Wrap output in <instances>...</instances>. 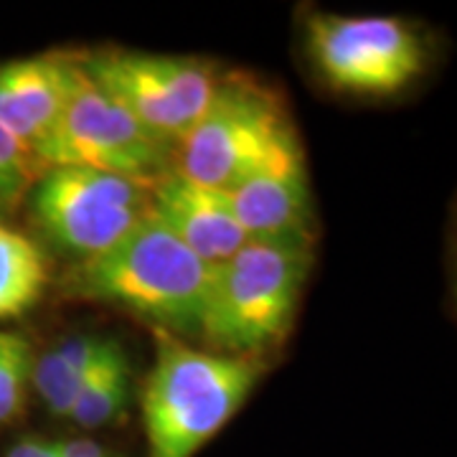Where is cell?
Segmentation results:
<instances>
[{"label": "cell", "mask_w": 457, "mask_h": 457, "mask_svg": "<svg viewBox=\"0 0 457 457\" xmlns=\"http://www.w3.org/2000/svg\"><path fill=\"white\" fill-rule=\"evenodd\" d=\"M212 270L150 213L110 252L71 264L59 287L69 300L112 305L179 338L201 330Z\"/></svg>", "instance_id": "1"}, {"label": "cell", "mask_w": 457, "mask_h": 457, "mask_svg": "<svg viewBox=\"0 0 457 457\" xmlns=\"http://www.w3.org/2000/svg\"><path fill=\"white\" fill-rule=\"evenodd\" d=\"M155 345L143 392L147 457H194L245 407L267 363L198 351L161 330Z\"/></svg>", "instance_id": "2"}, {"label": "cell", "mask_w": 457, "mask_h": 457, "mask_svg": "<svg viewBox=\"0 0 457 457\" xmlns=\"http://www.w3.org/2000/svg\"><path fill=\"white\" fill-rule=\"evenodd\" d=\"M308 270V246L246 242L212 270L198 336L224 356H264L290 333Z\"/></svg>", "instance_id": "3"}, {"label": "cell", "mask_w": 457, "mask_h": 457, "mask_svg": "<svg viewBox=\"0 0 457 457\" xmlns=\"http://www.w3.org/2000/svg\"><path fill=\"white\" fill-rule=\"evenodd\" d=\"M300 140L278 92L249 74H219L196 125L173 153L180 176L227 194Z\"/></svg>", "instance_id": "4"}, {"label": "cell", "mask_w": 457, "mask_h": 457, "mask_svg": "<svg viewBox=\"0 0 457 457\" xmlns=\"http://www.w3.org/2000/svg\"><path fill=\"white\" fill-rule=\"evenodd\" d=\"M38 234L74 264L120 245L150 216V186L107 170L51 165L29 191Z\"/></svg>", "instance_id": "5"}, {"label": "cell", "mask_w": 457, "mask_h": 457, "mask_svg": "<svg viewBox=\"0 0 457 457\" xmlns=\"http://www.w3.org/2000/svg\"><path fill=\"white\" fill-rule=\"evenodd\" d=\"M79 64L89 82L173 153L206 110L219 82V71L196 56L102 49L82 54Z\"/></svg>", "instance_id": "6"}, {"label": "cell", "mask_w": 457, "mask_h": 457, "mask_svg": "<svg viewBox=\"0 0 457 457\" xmlns=\"http://www.w3.org/2000/svg\"><path fill=\"white\" fill-rule=\"evenodd\" d=\"M36 158L44 168L79 165L140 180L145 186L176 170L173 147L150 135L125 107L89 82L82 64L64 112L46 143L36 150Z\"/></svg>", "instance_id": "7"}, {"label": "cell", "mask_w": 457, "mask_h": 457, "mask_svg": "<svg viewBox=\"0 0 457 457\" xmlns=\"http://www.w3.org/2000/svg\"><path fill=\"white\" fill-rule=\"evenodd\" d=\"M308 49L326 82L348 95H394L425 66L420 36L396 18L315 13L308 21Z\"/></svg>", "instance_id": "8"}, {"label": "cell", "mask_w": 457, "mask_h": 457, "mask_svg": "<svg viewBox=\"0 0 457 457\" xmlns=\"http://www.w3.org/2000/svg\"><path fill=\"white\" fill-rule=\"evenodd\" d=\"M227 198L249 242L311 249L312 209L303 147L228 188Z\"/></svg>", "instance_id": "9"}, {"label": "cell", "mask_w": 457, "mask_h": 457, "mask_svg": "<svg viewBox=\"0 0 457 457\" xmlns=\"http://www.w3.org/2000/svg\"><path fill=\"white\" fill-rule=\"evenodd\" d=\"M79 77V56L44 54L0 64V125L36 155Z\"/></svg>", "instance_id": "10"}, {"label": "cell", "mask_w": 457, "mask_h": 457, "mask_svg": "<svg viewBox=\"0 0 457 457\" xmlns=\"http://www.w3.org/2000/svg\"><path fill=\"white\" fill-rule=\"evenodd\" d=\"M150 213L212 267L227 262L249 242L227 194L194 183L179 170L150 186Z\"/></svg>", "instance_id": "11"}, {"label": "cell", "mask_w": 457, "mask_h": 457, "mask_svg": "<svg viewBox=\"0 0 457 457\" xmlns=\"http://www.w3.org/2000/svg\"><path fill=\"white\" fill-rule=\"evenodd\" d=\"M112 338L82 333L33 359L31 384L56 420H66Z\"/></svg>", "instance_id": "12"}, {"label": "cell", "mask_w": 457, "mask_h": 457, "mask_svg": "<svg viewBox=\"0 0 457 457\" xmlns=\"http://www.w3.org/2000/svg\"><path fill=\"white\" fill-rule=\"evenodd\" d=\"M132 396V369L130 359L120 343L110 341L104 356L99 359L95 371L89 374L74 407L69 411V422L82 429H99L114 425Z\"/></svg>", "instance_id": "13"}, {"label": "cell", "mask_w": 457, "mask_h": 457, "mask_svg": "<svg viewBox=\"0 0 457 457\" xmlns=\"http://www.w3.org/2000/svg\"><path fill=\"white\" fill-rule=\"evenodd\" d=\"M46 257L26 234L0 224V318H16L44 295Z\"/></svg>", "instance_id": "14"}, {"label": "cell", "mask_w": 457, "mask_h": 457, "mask_svg": "<svg viewBox=\"0 0 457 457\" xmlns=\"http://www.w3.org/2000/svg\"><path fill=\"white\" fill-rule=\"evenodd\" d=\"M31 343L18 333L0 330V425L11 422L23 407L33 371Z\"/></svg>", "instance_id": "15"}, {"label": "cell", "mask_w": 457, "mask_h": 457, "mask_svg": "<svg viewBox=\"0 0 457 457\" xmlns=\"http://www.w3.org/2000/svg\"><path fill=\"white\" fill-rule=\"evenodd\" d=\"M41 173L44 165L38 158L0 125V212L16 206L18 198L31 191Z\"/></svg>", "instance_id": "16"}, {"label": "cell", "mask_w": 457, "mask_h": 457, "mask_svg": "<svg viewBox=\"0 0 457 457\" xmlns=\"http://www.w3.org/2000/svg\"><path fill=\"white\" fill-rule=\"evenodd\" d=\"M54 447H56L59 457H117L110 447L99 445L97 440H89V437L54 442Z\"/></svg>", "instance_id": "17"}, {"label": "cell", "mask_w": 457, "mask_h": 457, "mask_svg": "<svg viewBox=\"0 0 457 457\" xmlns=\"http://www.w3.org/2000/svg\"><path fill=\"white\" fill-rule=\"evenodd\" d=\"M5 457H59V455H56L54 442L29 437V440L16 442V445L8 450V455Z\"/></svg>", "instance_id": "18"}]
</instances>
